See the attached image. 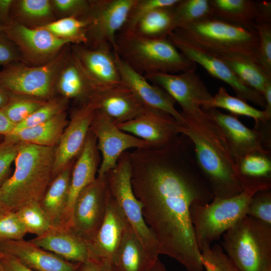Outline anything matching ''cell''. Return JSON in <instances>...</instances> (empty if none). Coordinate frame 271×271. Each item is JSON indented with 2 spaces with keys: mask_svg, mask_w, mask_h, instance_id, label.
<instances>
[{
  "mask_svg": "<svg viewBox=\"0 0 271 271\" xmlns=\"http://www.w3.org/2000/svg\"><path fill=\"white\" fill-rule=\"evenodd\" d=\"M270 188L271 182L256 183L246 186L242 192L234 196L214 198L208 204L191 206L190 217L200 252L247 215L249 203L256 192Z\"/></svg>",
  "mask_w": 271,
  "mask_h": 271,
  "instance_id": "cell-5",
  "label": "cell"
},
{
  "mask_svg": "<svg viewBox=\"0 0 271 271\" xmlns=\"http://www.w3.org/2000/svg\"><path fill=\"white\" fill-rule=\"evenodd\" d=\"M70 45L43 65L32 66L18 61L3 66L0 71V86L16 95L44 100L51 98L59 73L70 52Z\"/></svg>",
  "mask_w": 271,
  "mask_h": 271,
  "instance_id": "cell-8",
  "label": "cell"
},
{
  "mask_svg": "<svg viewBox=\"0 0 271 271\" xmlns=\"http://www.w3.org/2000/svg\"><path fill=\"white\" fill-rule=\"evenodd\" d=\"M10 98L11 93L6 89L0 86V109L8 104Z\"/></svg>",
  "mask_w": 271,
  "mask_h": 271,
  "instance_id": "cell-54",
  "label": "cell"
},
{
  "mask_svg": "<svg viewBox=\"0 0 271 271\" xmlns=\"http://www.w3.org/2000/svg\"><path fill=\"white\" fill-rule=\"evenodd\" d=\"M18 153L17 144L6 139L0 144V184L5 180L10 166Z\"/></svg>",
  "mask_w": 271,
  "mask_h": 271,
  "instance_id": "cell-47",
  "label": "cell"
},
{
  "mask_svg": "<svg viewBox=\"0 0 271 271\" xmlns=\"http://www.w3.org/2000/svg\"><path fill=\"white\" fill-rule=\"evenodd\" d=\"M256 30L259 38L257 63L261 70L271 77V19L261 21Z\"/></svg>",
  "mask_w": 271,
  "mask_h": 271,
  "instance_id": "cell-43",
  "label": "cell"
},
{
  "mask_svg": "<svg viewBox=\"0 0 271 271\" xmlns=\"http://www.w3.org/2000/svg\"><path fill=\"white\" fill-rule=\"evenodd\" d=\"M67 102V99L65 98L49 99L25 119L17 124L10 134L46 121L56 114L64 111Z\"/></svg>",
  "mask_w": 271,
  "mask_h": 271,
  "instance_id": "cell-40",
  "label": "cell"
},
{
  "mask_svg": "<svg viewBox=\"0 0 271 271\" xmlns=\"http://www.w3.org/2000/svg\"><path fill=\"white\" fill-rule=\"evenodd\" d=\"M212 17L210 0H180L174 7V30Z\"/></svg>",
  "mask_w": 271,
  "mask_h": 271,
  "instance_id": "cell-37",
  "label": "cell"
},
{
  "mask_svg": "<svg viewBox=\"0 0 271 271\" xmlns=\"http://www.w3.org/2000/svg\"><path fill=\"white\" fill-rule=\"evenodd\" d=\"M203 110L211 115L223 132L236 163L249 154L270 155V122L258 123L249 128L235 115L224 113L217 108Z\"/></svg>",
  "mask_w": 271,
  "mask_h": 271,
  "instance_id": "cell-11",
  "label": "cell"
},
{
  "mask_svg": "<svg viewBox=\"0 0 271 271\" xmlns=\"http://www.w3.org/2000/svg\"><path fill=\"white\" fill-rule=\"evenodd\" d=\"M70 47L72 54L95 89L122 84L111 46L71 44Z\"/></svg>",
  "mask_w": 271,
  "mask_h": 271,
  "instance_id": "cell-17",
  "label": "cell"
},
{
  "mask_svg": "<svg viewBox=\"0 0 271 271\" xmlns=\"http://www.w3.org/2000/svg\"><path fill=\"white\" fill-rule=\"evenodd\" d=\"M263 96L265 102L264 110L271 117V80L265 85Z\"/></svg>",
  "mask_w": 271,
  "mask_h": 271,
  "instance_id": "cell-53",
  "label": "cell"
},
{
  "mask_svg": "<svg viewBox=\"0 0 271 271\" xmlns=\"http://www.w3.org/2000/svg\"><path fill=\"white\" fill-rule=\"evenodd\" d=\"M46 101L11 93L9 102L1 110L16 125L25 119Z\"/></svg>",
  "mask_w": 271,
  "mask_h": 271,
  "instance_id": "cell-39",
  "label": "cell"
},
{
  "mask_svg": "<svg viewBox=\"0 0 271 271\" xmlns=\"http://www.w3.org/2000/svg\"><path fill=\"white\" fill-rule=\"evenodd\" d=\"M238 179L243 188L255 183L271 181L270 155L248 154L237 163Z\"/></svg>",
  "mask_w": 271,
  "mask_h": 271,
  "instance_id": "cell-34",
  "label": "cell"
},
{
  "mask_svg": "<svg viewBox=\"0 0 271 271\" xmlns=\"http://www.w3.org/2000/svg\"><path fill=\"white\" fill-rule=\"evenodd\" d=\"M10 15L13 22L31 29L56 20L51 0H13Z\"/></svg>",
  "mask_w": 271,
  "mask_h": 271,
  "instance_id": "cell-31",
  "label": "cell"
},
{
  "mask_svg": "<svg viewBox=\"0 0 271 271\" xmlns=\"http://www.w3.org/2000/svg\"><path fill=\"white\" fill-rule=\"evenodd\" d=\"M10 212L8 211L6 208L3 205L2 202L0 200V216H2L3 215L5 214V213Z\"/></svg>",
  "mask_w": 271,
  "mask_h": 271,
  "instance_id": "cell-56",
  "label": "cell"
},
{
  "mask_svg": "<svg viewBox=\"0 0 271 271\" xmlns=\"http://www.w3.org/2000/svg\"><path fill=\"white\" fill-rule=\"evenodd\" d=\"M201 259L206 271H239L219 244L203 248Z\"/></svg>",
  "mask_w": 271,
  "mask_h": 271,
  "instance_id": "cell-42",
  "label": "cell"
},
{
  "mask_svg": "<svg viewBox=\"0 0 271 271\" xmlns=\"http://www.w3.org/2000/svg\"><path fill=\"white\" fill-rule=\"evenodd\" d=\"M30 240L69 261L83 263L90 257L87 241L70 228L53 227Z\"/></svg>",
  "mask_w": 271,
  "mask_h": 271,
  "instance_id": "cell-26",
  "label": "cell"
},
{
  "mask_svg": "<svg viewBox=\"0 0 271 271\" xmlns=\"http://www.w3.org/2000/svg\"><path fill=\"white\" fill-rule=\"evenodd\" d=\"M116 125L121 130L149 142L155 149L168 146L181 134V124L174 117L150 107L136 118Z\"/></svg>",
  "mask_w": 271,
  "mask_h": 271,
  "instance_id": "cell-18",
  "label": "cell"
},
{
  "mask_svg": "<svg viewBox=\"0 0 271 271\" xmlns=\"http://www.w3.org/2000/svg\"><path fill=\"white\" fill-rule=\"evenodd\" d=\"M71 163L51 181L40 204L52 227H62L70 182Z\"/></svg>",
  "mask_w": 271,
  "mask_h": 271,
  "instance_id": "cell-29",
  "label": "cell"
},
{
  "mask_svg": "<svg viewBox=\"0 0 271 271\" xmlns=\"http://www.w3.org/2000/svg\"><path fill=\"white\" fill-rule=\"evenodd\" d=\"M88 102L116 124L136 118L149 108L122 83L95 89Z\"/></svg>",
  "mask_w": 271,
  "mask_h": 271,
  "instance_id": "cell-19",
  "label": "cell"
},
{
  "mask_svg": "<svg viewBox=\"0 0 271 271\" xmlns=\"http://www.w3.org/2000/svg\"><path fill=\"white\" fill-rule=\"evenodd\" d=\"M95 112L93 105L88 102L82 104L74 113L60 137L58 147L55 149L52 180L81 151Z\"/></svg>",
  "mask_w": 271,
  "mask_h": 271,
  "instance_id": "cell-20",
  "label": "cell"
},
{
  "mask_svg": "<svg viewBox=\"0 0 271 271\" xmlns=\"http://www.w3.org/2000/svg\"><path fill=\"white\" fill-rule=\"evenodd\" d=\"M0 271H35L25 266L14 257L0 253Z\"/></svg>",
  "mask_w": 271,
  "mask_h": 271,
  "instance_id": "cell-50",
  "label": "cell"
},
{
  "mask_svg": "<svg viewBox=\"0 0 271 271\" xmlns=\"http://www.w3.org/2000/svg\"><path fill=\"white\" fill-rule=\"evenodd\" d=\"M4 33L18 49L21 62L29 66L48 63L70 44L42 28L31 29L13 21Z\"/></svg>",
  "mask_w": 271,
  "mask_h": 271,
  "instance_id": "cell-13",
  "label": "cell"
},
{
  "mask_svg": "<svg viewBox=\"0 0 271 271\" xmlns=\"http://www.w3.org/2000/svg\"><path fill=\"white\" fill-rule=\"evenodd\" d=\"M174 30L173 7L151 11L142 17L130 32L145 37L160 38L167 37Z\"/></svg>",
  "mask_w": 271,
  "mask_h": 271,
  "instance_id": "cell-35",
  "label": "cell"
},
{
  "mask_svg": "<svg viewBox=\"0 0 271 271\" xmlns=\"http://www.w3.org/2000/svg\"><path fill=\"white\" fill-rule=\"evenodd\" d=\"M126 223L117 203L109 192L102 222L92 239L88 243L90 257L113 262Z\"/></svg>",
  "mask_w": 271,
  "mask_h": 271,
  "instance_id": "cell-24",
  "label": "cell"
},
{
  "mask_svg": "<svg viewBox=\"0 0 271 271\" xmlns=\"http://www.w3.org/2000/svg\"><path fill=\"white\" fill-rule=\"evenodd\" d=\"M113 51L122 83L132 90L146 106L170 114L181 124L184 117L175 108L176 102L173 98L160 87L151 84Z\"/></svg>",
  "mask_w": 271,
  "mask_h": 271,
  "instance_id": "cell-21",
  "label": "cell"
},
{
  "mask_svg": "<svg viewBox=\"0 0 271 271\" xmlns=\"http://www.w3.org/2000/svg\"><path fill=\"white\" fill-rule=\"evenodd\" d=\"M56 20L69 17L85 18L90 10V0H51Z\"/></svg>",
  "mask_w": 271,
  "mask_h": 271,
  "instance_id": "cell-44",
  "label": "cell"
},
{
  "mask_svg": "<svg viewBox=\"0 0 271 271\" xmlns=\"http://www.w3.org/2000/svg\"><path fill=\"white\" fill-rule=\"evenodd\" d=\"M18 61L21 58L17 46L4 32L0 34V65Z\"/></svg>",
  "mask_w": 271,
  "mask_h": 271,
  "instance_id": "cell-48",
  "label": "cell"
},
{
  "mask_svg": "<svg viewBox=\"0 0 271 271\" xmlns=\"http://www.w3.org/2000/svg\"><path fill=\"white\" fill-rule=\"evenodd\" d=\"M0 253L35 271H81L82 263L67 260L24 238L0 242Z\"/></svg>",
  "mask_w": 271,
  "mask_h": 271,
  "instance_id": "cell-22",
  "label": "cell"
},
{
  "mask_svg": "<svg viewBox=\"0 0 271 271\" xmlns=\"http://www.w3.org/2000/svg\"><path fill=\"white\" fill-rule=\"evenodd\" d=\"M141 74H174L195 71L196 64L186 58L167 38H151L133 32H119L113 49Z\"/></svg>",
  "mask_w": 271,
  "mask_h": 271,
  "instance_id": "cell-4",
  "label": "cell"
},
{
  "mask_svg": "<svg viewBox=\"0 0 271 271\" xmlns=\"http://www.w3.org/2000/svg\"><path fill=\"white\" fill-rule=\"evenodd\" d=\"M89 23L90 21L87 17H69L57 19L41 28L71 44L85 45L86 32Z\"/></svg>",
  "mask_w": 271,
  "mask_h": 271,
  "instance_id": "cell-36",
  "label": "cell"
},
{
  "mask_svg": "<svg viewBox=\"0 0 271 271\" xmlns=\"http://www.w3.org/2000/svg\"><path fill=\"white\" fill-rule=\"evenodd\" d=\"M183 116L180 132L191 141L197 167L214 198H227L242 192L237 163L213 118L203 109L194 116Z\"/></svg>",
  "mask_w": 271,
  "mask_h": 271,
  "instance_id": "cell-2",
  "label": "cell"
},
{
  "mask_svg": "<svg viewBox=\"0 0 271 271\" xmlns=\"http://www.w3.org/2000/svg\"><path fill=\"white\" fill-rule=\"evenodd\" d=\"M136 0H90V23L85 45L95 47L110 45L115 48L116 37L127 20Z\"/></svg>",
  "mask_w": 271,
  "mask_h": 271,
  "instance_id": "cell-12",
  "label": "cell"
},
{
  "mask_svg": "<svg viewBox=\"0 0 271 271\" xmlns=\"http://www.w3.org/2000/svg\"><path fill=\"white\" fill-rule=\"evenodd\" d=\"M13 0H0V24L6 28L13 22L10 15Z\"/></svg>",
  "mask_w": 271,
  "mask_h": 271,
  "instance_id": "cell-51",
  "label": "cell"
},
{
  "mask_svg": "<svg viewBox=\"0 0 271 271\" xmlns=\"http://www.w3.org/2000/svg\"><path fill=\"white\" fill-rule=\"evenodd\" d=\"M158 259L143 246L127 222L113 260L117 271H147Z\"/></svg>",
  "mask_w": 271,
  "mask_h": 271,
  "instance_id": "cell-27",
  "label": "cell"
},
{
  "mask_svg": "<svg viewBox=\"0 0 271 271\" xmlns=\"http://www.w3.org/2000/svg\"><path fill=\"white\" fill-rule=\"evenodd\" d=\"M6 28L0 24V34L4 33Z\"/></svg>",
  "mask_w": 271,
  "mask_h": 271,
  "instance_id": "cell-57",
  "label": "cell"
},
{
  "mask_svg": "<svg viewBox=\"0 0 271 271\" xmlns=\"http://www.w3.org/2000/svg\"><path fill=\"white\" fill-rule=\"evenodd\" d=\"M63 111L46 121L6 136V140L15 143H29L39 146L53 147L59 141L68 124Z\"/></svg>",
  "mask_w": 271,
  "mask_h": 271,
  "instance_id": "cell-30",
  "label": "cell"
},
{
  "mask_svg": "<svg viewBox=\"0 0 271 271\" xmlns=\"http://www.w3.org/2000/svg\"><path fill=\"white\" fill-rule=\"evenodd\" d=\"M247 215L271 225V191L263 190L256 192L249 203Z\"/></svg>",
  "mask_w": 271,
  "mask_h": 271,
  "instance_id": "cell-45",
  "label": "cell"
},
{
  "mask_svg": "<svg viewBox=\"0 0 271 271\" xmlns=\"http://www.w3.org/2000/svg\"><path fill=\"white\" fill-rule=\"evenodd\" d=\"M238 79L263 95L267 82L271 80L252 58L240 54L219 55Z\"/></svg>",
  "mask_w": 271,
  "mask_h": 271,
  "instance_id": "cell-32",
  "label": "cell"
},
{
  "mask_svg": "<svg viewBox=\"0 0 271 271\" xmlns=\"http://www.w3.org/2000/svg\"><path fill=\"white\" fill-rule=\"evenodd\" d=\"M17 144L15 169L0 185V200L8 211L40 203L52 180L55 149L29 143Z\"/></svg>",
  "mask_w": 271,
  "mask_h": 271,
  "instance_id": "cell-3",
  "label": "cell"
},
{
  "mask_svg": "<svg viewBox=\"0 0 271 271\" xmlns=\"http://www.w3.org/2000/svg\"><path fill=\"white\" fill-rule=\"evenodd\" d=\"M15 126V124L11 122L0 109V134L6 136L9 135Z\"/></svg>",
  "mask_w": 271,
  "mask_h": 271,
  "instance_id": "cell-52",
  "label": "cell"
},
{
  "mask_svg": "<svg viewBox=\"0 0 271 271\" xmlns=\"http://www.w3.org/2000/svg\"><path fill=\"white\" fill-rule=\"evenodd\" d=\"M174 31L216 55L240 54L257 63L259 38L256 30L212 17Z\"/></svg>",
  "mask_w": 271,
  "mask_h": 271,
  "instance_id": "cell-6",
  "label": "cell"
},
{
  "mask_svg": "<svg viewBox=\"0 0 271 271\" xmlns=\"http://www.w3.org/2000/svg\"><path fill=\"white\" fill-rule=\"evenodd\" d=\"M90 129L102 156L98 170L99 176H105L113 169L119 157L127 150L153 148L149 142L121 130L109 118L97 111Z\"/></svg>",
  "mask_w": 271,
  "mask_h": 271,
  "instance_id": "cell-16",
  "label": "cell"
},
{
  "mask_svg": "<svg viewBox=\"0 0 271 271\" xmlns=\"http://www.w3.org/2000/svg\"><path fill=\"white\" fill-rule=\"evenodd\" d=\"M144 76L167 92L181 106V113L186 116L201 113L202 103L213 95L195 71L177 74L154 73Z\"/></svg>",
  "mask_w": 271,
  "mask_h": 271,
  "instance_id": "cell-15",
  "label": "cell"
},
{
  "mask_svg": "<svg viewBox=\"0 0 271 271\" xmlns=\"http://www.w3.org/2000/svg\"><path fill=\"white\" fill-rule=\"evenodd\" d=\"M167 37L186 58L201 65L212 77L229 85L236 97L246 101H251L264 109L263 95L243 84L217 55L204 49L174 31Z\"/></svg>",
  "mask_w": 271,
  "mask_h": 271,
  "instance_id": "cell-10",
  "label": "cell"
},
{
  "mask_svg": "<svg viewBox=\"0 0 271 271\" xmlns=\"http://www.w3.org/2000/svg\"><path fill=\"white\" fill-rule=\"evenodd\" d=\"M81 271H117L112 260L94 257L82 263Z\"/></svg>",
  "mask_w": 271,
  "mask_h": 271,
  "instance_id": "cell-49",
  "label": "cell"
},
{
  "mask_svg": "<svg viewBox=\"0 0 271 271\" xmlns=\"http://www.w3.org/2000/svg\"><path fill=\"white\" fill-rule=\"evenodd\" d=\"M27 233L15 212L10 211L0 216V242L23 239Z\"/></svg>",
  "mask_w": 271,
  "mask_h": 271,
  "instance_id": "cell-46",
  "label": "cell"
},
{
  "mask_svg": "<svg viewBox=\"0 0 271 271\" xmlns=\"http://www.w3.org/2000/svg\"><path fill=\"white\" fill-rule=\"evenodd\" d=\"M180 1L136 0L130 11L125 25L120 32H132L138 21L149 13L159 9L173 7Z\"/></svg>",
  "mask_w": 271,
  "mask_h": 271,
  "instance_id": "cell-41",
  "label": "cell"
},
{
  "mask_svg": "<svg viewBox=\"0 0 271 271\" xmlns=\"http://www.w3.org/2000/svg\"><path fill=\"white\" fill-rule=\"evenodd\" d=\"M222 235L221 246L239 271H271V225L246 215Z\"/></svg>",
  "mask_w": 271,
  "mask_h": 271,
  "instance_id": "cell-7",
  "label": "cell"
},
{
  "mask_svg": "<svg viewBox=\"0 0 271 271\" xmlns=\"http://www.w3.org/2000/svg\"><path fill=\"white\" fill-rule=\"evenodd\" d=\"M15 213L27 233L41 236L53 228L39 202L28 203Z\"/></svg>",
  "mask_w": 271,
  "mask_h": 271,
  "instance_id": "cell-38",
  "label": "cell"
},
{
  "mask_svg": "<svg viewBox=\"0 0 271 271\" xmlns=\"http://www.w3.org/2000/svg\"><path fill=\"white\" fill-rule=\"evenodd\" d=\"M106 177L109 192L128 224L146 250L158 258L160 254L158 240L146 224L141 203L133 191L129 152L125 151L121 155L116 166L106 174Z\"/></svg>",
  "mask_w": 271,
  "mask_h": 271,
  "instance_id": "cell-9",
  "label": "cell"
},
{
  "mask_svg": "<svg viewBox=\"0 0 271 271\" xmlns=\"http://www.w3.org/2000/svg\"><path fill=\"white\" fill-rule=\"evenodd\" d=\"M56 89L65 98L82 99L84 103L89 101L95 90L72 54L71 47L69 55L58 75Z\"/></svg>",
  "mask_w": 271,
  "mask_h": 271,
  "instance_id": "cell-28",
  "label": "cell"
},
{
  "mask_svg": "<svg viewBox=\"0 0 271 271\" xmlns=\"http://www.w3.org/2000/svg\"><path fill=\"white\" fill-rule=\"evenodd\" d=\"M109 191L106 175L99 176L80 193L74 203L71 228L88 243L101 224Z\"/></svg>",
  "mask_w": 271,
  "mask_h": 271,
  "instance_id": "cell-14",
  "label": "cell"
},
{
  "mask_svg": "<svg viewBox=\"0 0 271 271\" xmlns=\"http://www.w3.org/2000/svg\"><path fill=\"white\" fill-rule=\"evenodd\" d=\"M201 107L203 109L223 108L236 116L251 117L255 120V124L270 122L271 119L264 110L257 109L248 104L246 101L230 95L223 87H220L218 92L210 99L203 101Z\"/></svg>",
  "mask_w": 271,
  "mask_h": 271,
  "instance_id": "cell-33",
  "label": "cell"
},
{
  "mask_svg": "<svg viewBox=\"0 0 271 271\" xmlns=\"http://www.w3.org/2000/svg\"><path fill=\"white\" fill-rule=\"evenodd\" d=\"M147 271H167V270L158 259Z\"/></svg>",
  "mask_w": 271,
  "mask_h": 271,
  "instance_id": "cell-55",
  "label": "cell"
},
{
  "mask_svg": "<svg viewBox=\"0 0 271 271\" xmlns=\"http://www.w3.org/2000/svg\"><path fill=\"white\" fill-rule=\"evenodd\" d=\"M98 151L96 139L90 128L84 146L72 167L63 227L71 228L72 210L77 197L83 189L96 178V173L100 164Z\"/></svg>",
  "mask_w": 271,
  "mask_h": 271,
  "instance_id": "cell-23",
  "label": "cell"
},
{
  "mask_svg": "<svg viewBox=\"0 0 271 271\" xmlns=\"http://www.w3.org/2000/svg\"><path fill=\"white\" fill-rule=\"evenodd\" d=\"M213 17L256 30L261 21L271 19V2L252 0H210Z\"/></svg>",
  "mask_w": 271,
  "mask_h": 271,
  "instance_id": "cell-25",
  "label": "cell"
},
{
  "mask_svg": "<svg viewBox=\"0 0 271 271\" xmlns=\"http://www.w3.org/2000/svg\"><path fill=\"white\" fill-rule=\"evenodd\" d=\"M129 153L133 191L159 254L176 259L187 271H202L190 210L214 196L197 167L192 144L180 137L163 148Z\"/></svg>",
  "mask_w": 271,
  "mask_h": 271,
  "instance_id": "cell-1",
  "label": "cell"
}]
</instances>
